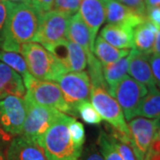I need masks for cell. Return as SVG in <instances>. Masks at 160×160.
I'll use <instances>...</instances> for the list:
<instances>
[{
	"label": "cell",
	"instance_id": "obj_2",
	"mask_svg": "<svg viewBox=\"0 0 160 160\" xmlns=\"http://www.w3.org/2000/svg\"><path fill=\"white\" fill-rule=\"evenodd\" d=\"M71 118L63 113L46 132L41 147L50 160H79L83 148L71 140L68 127Z\"/></svg>",
	"mask_w": 160,
	"mask_h": 160
},
{
	"label": "cell",
	"instance_id": "obj_25",
	"mask_svg": "<svg viewBox=\"0 0 160 160\" xmlns=\"http://www.w3.org/2000/svg\"><path fill=\"white\" fill-rule=\"evenodd\" d=\"M97 145L104 160H123L117 149H115L111 137L109 133L103 130H101L99 132Z\"/></svg>",
	"mask_w": 160,
	"mask_h": 160
},
{
	"label": "cell",
	"instance_id": "obj_4",
	"mask_svg": "<svg viewBox=\"0 0 160 160\" xmlns=\"http://www.w3.org/2000/svg\"><path fill=\"white\" fill-rule=\"evenodd\" d=\"M26 118L20 136L31 140L42 145L44 136L50 126L63 114L53 108H48L35 103L25 94Z\"/></svg>",
	"mask_w": 160,
	"mask_h": 160
},
{
	"label": "cell",
	"instance_id": "obj_8",
	"mask_svg": "<svg viewBox=\"0 0 160 160\" xmlns=\"http://www.w3.org/2000/svg\"><path fill=\"white\" fill-rule=\"evenodd\" d=\"M69 19L70 16L53 10L42 14L33 42H38L47 48L66 39Z\"/></svg>",
	"mask_w": 160,
	"mask_h": 160
},
{
	"label": "cell",
	"instance_id": "obj_12",
	"mask_svg": "<svg viewBox=\"0 0 160 160\" xmlns=\"http://www.w3.org/2000/svg\"><path fill=\"white\" fill-rule=\"evenodd\" d=\"M6 160H50L39 144L22 136L13 137L6 149Z\"/></svg>",
	"mask_w": 160,
	"mask_h": 160
},
{
	"label": "cell",
	"instance_id": "obj_21",
	"mask_svg": "<svg viewBox=\"0 0 160 160\" xmlns=\"http://www.w3.org/2000/svg\"><path fill=\"white\" fill-rule=\"evenodd\" d=\"M102 72L108 92L113 97L116 87L128 72V55L112 64L102 66Z\"/></svg>",
	"mask_w": 160,
	"mask_h": 160
},
{
	"label": "cell",
	"instance_id": "obj_41",
	"mask_svg": "<svg viewBox=\"0 0 160 160\" xmlns=\"http://www.w3.org/2000/svg\"><path fill=\"white\" fill-rule=\"evenodd\" d=\"M7 1H10L12 3H22V2H29L30 0H7Z\"/></svg>",
	"mask_w": 160,
	"mask_h": 160
},
{
	"label": "cell",
	"instance_id": "obj_36",
	"mask_svg": "<svg viewBox=\"0 0 160 160\" xmlns=\"http://www.w3.org/2000/svg\"><path fill=\"white\" fill-rule=\"evenodd\" d=\"M29 2L42 15L47 12L51 11L54 0H30Z\"/></svg>",
	"mask_w": 160,
	"mask_h": 160
},
{
	"label": "cell",
	"instance_id": "obj_13",
	"mask_svg": "<svg viewBox=\"0 0 160 160\" xmlns=\"http://www.w3.org/2000/svg\"><path fill=\"white\" fill-rule=\"evenodd\" d=\"M104 3L106 12L105 21L108 24L123 25L134 29L147 19L117 0H104Z\"/></svg>",
	"mask_w": 160,
	"mask_h": 160
},
{
	"label": "cell",
	"instance_id": "obj_11",
	"mask_svg": "<svg viewBox=\"0 0 160 160\" xmlns=\"http://www.w3.org/2000/svg\"><path fill=\"white\" fill-rule=\"evenodd\" d=\"M25 118L24 98L9 95L0 100V126L12 138L21 135Z\"/></svg>",
	"mask_w": 160,
	"mask_h": 160
},
{
	"label": "cell",
	"instance_id": "obj_20",
	"mask_svg": "<svg viewBox=\"0 0 160 160\" xmlns=\"http://www.w3.org/2000/svg\"><path fill=\"white\" fill-rule=\"evenodd\" d=\"M130 50L128 49H118L116 48L108 42H106L102 37H98L94 41L92 52L95 57L102 63V66L109 65L119 61L122 58L126 57L129 54Z\"/></svg>",
	"mask_w": 160,
	"mask_h": 160
},
{
	"label": "cell",
	"instance_id": "obj_19",
	"mask_svg": "<svg viewBox=\"0 0 160 160\" xmlns=\"http://www.w3.org/2000/svg\"><path fill=\"white\" fill-rule=\"evenodd\" d=\"M158 29L147 19L133 29V49L151 54Z\"/></svg>",
	"mask_w": 160,
	"mask_h": 160
},
{
	"label": "cell",
	"instance_id": "obj_26",
	"mask_svg": "<svg viewBox=\"0 0 160 160\" xmlns=\"http://www.w3.org/2000/svg\"><path fill=\"white\" fill-rule=\"evenodd\" d=\"M78 115L81 119L89 125H99L102 123V117L98 113L96 109L88 101L81 102L78 106Z\"/></svg>",
	"mask_w": 160,
	"mask_h": 160
},
{
	"label": "cell",
	"instance_id": "obj_1",
	"mask_svg": "<svg viewBox=\"0 0 160 160\" xmlns=\"http://www.w3.org/2000/svg\"><path fill=\"white\" fill-rule=\"evenodd\" d=\"M41 14L30 2L10 3L2 51L20 52L24 44L34 41L39 26Z\"/></svg>",
	"mask_w": 160,
	"mask_h": 160
},
{
	"label": "cell",
	"instance_id": "obj_9",
	"mask_svg": "<svg viewBox=\"0 0 160 160\" xmlns=\"http://www.w3.org/2000/svg\"><path fill=\"white\" fill-rule=\"evenodd\" d=\"M147 93L148 88L130 76L126 75L120 81L115 89L113 97L119 104L126 120L131 121L136 118L138 108Z\"/></svg>",
	"mask_w": 160,
	"mask_h": 160
},
{
	"label": "cell",
	"instance_id": "obj_31",
	"mask_svg": "<svg viewBox=\"0 0 160 160\" xmlns=\"http://www.w3.org/2000/svg\"><path fill=\"white\" fill-rule=\"evenodd\" d=\"M10 3L11 2L7 0H0V47L3 41L6 21L10 8Z\"/></svg>",
	"mask_w": 160,
	"mask_h": 160
},
{
	"label": "cell",
	"instance_id": "obj_30",
	"mask_svg": "<svg viewBox=\"0 0 160 160\" xmlns=\"http://www.w3.org/2000/svg\"><path fill=\"white\" fill-rule=\"evenodd\" d=\"M110 136V135H109ZM111 137V136H110ZM111 141L114 145L115 149H117V151L118 152L120 157L122 158L123 160H136V158L134 156V153L132 149L131 146L129 144L119 142L118 140H116L114 138L111 137Z\"/></svg>",
	"mask_w": 160,
	"mask_h": 160
},
{
	"label": "cell",
	"instance_id": "obj_37",
	"mask_svg": "<svg viewBox=\"0 0 160 160\" xmlns=\"http://www.w3.org/2000/svg\"><path fill=\"white\" fill-rule=\"evenodd\" d=\"M146 18L158 29H160V7H152L147 9Z\"/></svg>",
	"mask_w": 160,
	"mask_h": 160
},
{
	"label": "cell",
	"instance_id": "obj_14",
	"mask_svg": "<svg viewBox=\"0 0 160 160\" xmlns=\"http://www.w3.org/2000/svg\"><path fill=\"white\" fill-rule=\"evenodd\" d=\"M128 73L148 90L157 87L149 63V54L132 48L128 54Z\"/></svg>",
	"mask_w": 160,
	"mask_h": 160
},
{
	"label": "cell",
	"instance_id": "obj_32",
	"mask_svg": "<svg viewBox=\"0 0 160 160\" xmlns=\"http://www.w3.org/2000/svg\"><path fill=\"white\" fill-rule=\"evenodd\" d=\"M119 3L125 5L132 9L136 13L146 17V6L144 0H117Z\"/></svg>",
	"mask_w": 160,
	"mask_h": 160
},
{
	"label": "cell",
	"instance_id": "obj_38",
	"mask_svg": "<svg viewBox=\"0 0 160 160\" xmlns=\"http://www.w3.org/2000/svg\"><path fill=\"white\" fill-rule=\"evenodd\" d=\"M12 139V138L3 131V129L0 126V150H3L5 148H7Z\"/></svg>",
	"mask_w": 160,
	"mask_h": 160
},
{
	"label": "cell",
	"instance_id": "obj_18",
	"mask_svg": "<svg viewBox=\"0 0 160 160\" xmlns=\"http://www.w3.org/2000/svg\"><path fill=\"white\" fill-rule=\"evenodd\" d=\"M67 38L68 40L81 46L86 52L87 57L93 54L91 46L90 31L78 12L75 13L69 19Z\"/></svg>",
	"mask_w": 160,
	"mask_h": 160
},
{
	"label": "cell",
	"instance_id": "obj_17",
	"mask_svg": "<svg viewBox=\"0 0 160 160\" xmlns=\"http://www.w3.org/2000/svg\"><path fill=\"white\" fill-rule=\"evenodd\" d=\"M100 37L116 48L128 50L133 48V29L130 27L107 24L102 29Z\"/></svg>",
	"mask_w": 160,
	"mask_h": 160
},
{
	"label": "cell",
	"instance_id": "obj_34",
	"mask_svg": "<svg viewBox=\"0 0 160 160\" xmlns=\"http://www.w3.org/2000/svg\"><path fill=\"white\" fill-rule=\"evenodd\" d=\"M149 63L156 86L160 90V55L149 54Z\"/></svg>",
	"mask_w": 160,
	"mask_h": 160
},
{
	"label": "cell",
	"instance_id": "obj_35",
	"mask_svg": "<svg viewBox=\"0 0 160 160\" xmlns=\"http://www.w3.org/2000/svg\"><path fill=\"white\" fill-rule=\"evenodd\" d=\"M144 160H160V140L154 138L149 146Z\"/></svg>",
	"mask_w": 160,
	"mask_h": 160
},
{
	"label": "cell",
	"instance_id": "obj_5",
	"mask_svg": "<svg viewBox=\"0 0 160 160\" xmlns=\"http://www.w3.org/2000/svg\"><path fill=\"white\" fill-rule=\"evenodd\" d=\"M90 99L92 106L110 127L130 140V132L119 104L108 92L107 85L91 84Z\"/></svg>",
	"mask_w": 160,
	"mask_h": 160
},
{
	"label": "cell",
	"instance_id": "obj_24",
	"mask_svg": "<svg viewBox=\"0 0 160 160\" xmlns=\"http://www.w3.org/2000/svg\"><path fill=\"white\" fill-rule=\"evenodd\" d=\"M0 61L16 71L22 78L29 73L25 59L18 52L0 51Z\"/></svg>",
	"mask_w": 160,
	"mask_h": 160
},
{
	"label": "cell",
	"instance_id": "obj_39",
	"mask_svg": "<svg viewBox=\"0 0 160 160\" xmlns=\"http://www.w3.org/2000/svg\"><path fill=\"white\" fill-rule=\"evenodd\" d=\"M151 54L160 55V29H158V32H157V35H156L154 46H153V48H152Z\"/></svg>",
	"mask_w": 160,
	"mask_h": 160
},
{
	"label": "cell",
	"instance_id": "obj_28",
	"mask_svg": "<svg viewBox=\"0 0 160 160\" xmlns=\"http://www.w3.org/2000/svg\"><path fill=\"white\" fill-rule=\"evenodd\" d=\"M82 0H54L52 10L72 16L79 10Z\"/></svg>",
	"mask_w": 160,
	"mask_h": 160
},
{
	"label": "cell",
	"instance_id": "obj_23",
	"mask_svg": "<svg viewBox=\"0 0 160 160\" xmlns=\"http://www.w3.org/2000/svg\"><path fill=\"white\" fill-rule=\"evenodd\" d=\"M69 46V71H83L87 65V56L84 49L74 42L68 40Z\"/></svg>",
	"mask_w": 160,
	"mask_h": 160
},
{
	"label": "cell",
	"instance_id": "obj_43",
	"mask_svg": "<svg viewBox=\"0 0 160 160\" xmlns=\"http://www.w3.org/2000/svg\"><path fill=\"white\" fill-rule=\"evenodd\" d=\"M156 139H159L160 140V128H158V130L157 131L156 134H155V137Z\"/></svg>",
	"mask_w": 160,
	"mask_h": 160
},
{
	"label": "cell",
	"instance_id": "obj_15",
	"mask_svg": "<svg viewBox=\"0 0 160 160\" xmlns=\"http://www.w3.org/2000/svg\"><path fill=\"white\" fill-rule=\"evenodd\" d=\"M78 13L89 29L92 49H93L96 35L106 18L104 0H82Z\"/></svg>",
	"mask_w": 160,
	"mask_h": 160
},
{
	"label": "cell",
	"instance_id": "obj_22",
	"mask_svg": "<svg viewBox=\"0 0 160 160\" xmlns=\"http://www.w3.org/2000/svg\"><path fill=\"white\" fill-rule=\"evenodd\" d=\"M136 117L160 119V90L156 87L148 90L136 112Z\"/></svg>",
	"mask_w": 160,
	"mask_h": 160
},
{
	"label": "cell",
	"instance_id": "obj_27",
	"mask_svg": "<svg viewBox=\"0 0 160 160\" xmlns=\"http://www.w3.org/2000/svg\"><path fill=\"white\" fill-rule=\"evenodd\" d=\"M46 50L51 52L52 54L56 58L59 62L62 64L64 68L69 71V46L68 39H64L46 48Z\"/></svg>",
	"mask_w": 160,
	"mask_h": 160
},
{
	"label": "cell",
	"instance_id": "obj_29",
	"mask_svg": "<svg viewBox=\"0 0 160 160\" xmlns=\"http://www.w3.org/2000/svg\"><path fill=\"white\" fill-rule=\"evenodd\" d=\"M68 127L72 142L76 146L83 148V145L86 141V132L83 124L72 118L69 122Z\"/></svg>",
	"mask_w": 160,
	"mask_h": 160
},
{
	"label": "cell",
	"instance_id": "obj_42",
	"mask_svg": "<svg viewBox=\"0 0 160 160\" xmlns=\"http://www.w3.org/2000/svg\"><path fill=\"white\" fill-rule=\"evenodd\" d=\"M0 160H6V158L4 155L3 150H0Z\"/></svg>",
	"mask_w": 160,
	"mask_h": 160
},
{
	"label": "cell",
	"instance_id": "obj_40",
	"mask_svg": "<svg viewBox=\"0 0 160 160\" xmlns=\"http://www.w3.org/2000/svg\"><path fill=\"white\" fill-rule=\"evenodd\" d=\"M146 10L152 7H160V0H144Z\"/></svg>",
	"mask_w": 160,
	"mask_h": 160
},
{
	"label": "cell",
	"instance_id": "obj_7",
	"mask_svg": "<svg viewBox=\"0 0 160 160\" xmlns=\"http://www.w3.org/2000/svg\"><path fill=\"white\" fill-rule=\"evenodd\" d=\"M57 82L62 90L65 102L78 117V106L88 101L90 95V78L86 71L67 72L58 78Z\"/></svg>",
	"mask_w": 160,
	"mask_h": 160
},
{
	"label": "cell",
	"instance_id": "obj_3",
	"mask_svg": "<svg viewBox=\"0 0 160 160\" xmlns=\"http://www.w3.org/2000/svg\"><path fill=\"white\" fill-rule=\"evenodd\" d=\"M20 53L25 59L29 74L38 79L57 81L60 77L68 72L62 64L39 44L32 42L24 44Z\"/></svg>",
	"mask_w": 160,
	"mask_h": 160
},
{
	"label": "cell",
	"instance_id": "obj_16",
	"mask_svg": "<svg viewBox=\"0 0 160 160\" xmlns=\"http://www.w3.org/2000/svg\"><path fill=\"white\" fill-rule=\"evenodd\" d=\"M25 94L26 89L22 78L0 61V100L9 95L23 98Z\"/></svg>",
	"mask_w": 160,
	"mask_h": 160
},
{
	"label": "cell",
	"instance_id": "obj_6",
	"mask_svg": "<svg viewBox=\"0 0 160 160\" xmlns=\"http://www.w3.org/2000/svg\"><path fill=\"white\" fill-rule=\"evenodd\" d=\"M26 95L35 103L48 108H53L62 113L73 116V111L65 102L60 86L52 81L40 80L32 75L27 74L22 78Z\"/></svg>",
	"mask_w": 160,
	"mask_h": 160
},
{
	"label": "cell",
	"instance_id": "obj_10",
	"mask_svg": "<svg viewBox=\"0 0 160 160\" xmlns=\"http://www.w3.org/2000/svg\"><path fill=\"white\" fill-rule=\"evenodd\" d=\"M159 120L138 117L129 121L130 146L136 160H144L155 134L159 128Z\"/></svg>",
	"mask_w": 160,
	"mask_h": 160
},
{
	"label": "cell",
	"instance_id": "obj_44",
	"mask_svg": "<svg viewBox=\"0 0 160 160\" xmlns=\"http://www.w3.org/2000/svg\"><path fill=\"white\" fill-rule=\"evenodd\" d=\"M159 128H160V121H159Z\"/></svg>",
	"mask_w": 160,
	"mask_h": 160
},
{
	"label": "cell",
	"instance_id": "obj_33",
	"mask_svg": "<svg viewBox=\"0 0 160 160\" xmlns=\"http://www.w3.org/2000/svg\"><path fill=\"white\" fill-rule=\"evenodd\" d=\"M80 160H104L98 147L94 144H91L86 149H83L80 157Z\"/></svg>",
	"mask_w": 160,
	"mask_h": 160
}]
</instances>
